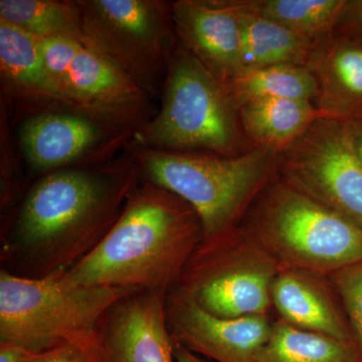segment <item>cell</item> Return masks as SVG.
<instances>
[{
  "label": "cell",
  "mask_w": 362,
  "mask_h": 362,
  "mask_svg": "<svg viewBox=\"0 0 362 362\" xmlns=\"http://www.w3.org/2000/svg\"><path fill=\"white\" fill-rule=\"evenodd\" d=\"M345 123H346L352 144L362 163V118Z\"/></svg>",
  "instance_id": "obj_28"
},
{
  "label": "cell",
  "mask_w": 362,
  "mask_h": 362,
  "mask_svg": "<svg viewBox=\"0 0 362 362\" xmlns=\"http://www.w3.org/2000/svg\"><path fill=\"white\" fill-rule=\"evenodd\" d=\"M33 352L13 343L0 342V362H28Z\"/></svg>",
  "instance_id": "obj_27"
},
{
  "label": "cell",
  "mask_w": 362,
  "mask_h": 362,
  "mask_svg": "<svg viewBox=\"0 0 362 362\" xmlns=\"http://www.w3.org/2000/svg\"><path fill=\"white\" fill-rule=\"evenodd\" d=\"M170 9L178 42L223 86L243 69L237 0H178Z\"/></svg>",
  "instance_id": "obj_14"
},
{
  "label": "cell",
  "mask_w": 362,
  "mask_h": 362,
  "mask_svg": "<svg viewBox=\"0 0 362 362\" xmlns=\"http://www.w3.org/2000/svg\"><path fill=\"white\" fill-rule=\"evenodd\" d=\"M327 278L304 271L280 270L272 285V304L281 319L298 329L354 343L339 298Z\"/></svg>",
  "instance_id": "obj_17"
},
{
  "label": "cell",
  "mask_w": 362,
  "mask_h": 362,
  "mask_svg": "<svg viewBox=\"0 0 362 362\" xmlns=\"http://www.w3.org/2000/svg\"><path fill=\"white\" fill-rule=\"evenodd\" d=\"M233 106H243L261 99L285 98L315 102L317 85L303 66H271L243 68L223 85Z\"/></svg>",
  "instance_id": "obj_20"
},
{
  "label": "cell",
  "mask_w": 362,
  "mask_h": 362,
  "mask_svg": "<svg viewBox=\"0 0 362 362\" xmlns=\"http://www.w3.org/2000/svg\"><path fill=\"white\" fill-rule=\"evenodd\" d=\"M252 362H361L354 343L298 329L283 319Z\"/></svg>",
  "instance_id": "obj_21"
},
{
  "label": "cell",
  "mask_w": 362,
  "mask_h": 362,
  "mask_svg": "<svg viewBox=\"0 0 362 362\" xmlns=\"http://www.w3.org/2000/svg\"><path fill=\"white\" fill-rule=\"evenodd\" d=\"M344 0H246L249 8L293 32L318 40L334 30Z\"/></svg>",
  "instance_id": "obj_23"
},
{
  "label": "cell",
  "mask_w": 362,
  "mask_h": 362,
  "mask_svg": "<svg viewBox=\"0 0 362 362\" xmlns=\"http://www.w3.org/2000/svg\"><path fill=\"white\" fill-rule=\"evenodd\" d=\"M204 238L194 207L142 178L110 232L68 274L83 285L168 291Z\"/></svg>",
  "instance_id": "obj_2"
},
{
  "label": "cell",
  "mask_w": 362,
  "mask_h": 362,
  "mask_svg": "<svg viewBox=\"0 0 362 362\" xmlns=\"http://www.w3.org/2000/svg\"><path fill=\"white\" fill-rule=\"evenodd\" d=\"M131 143L228 157L255 148L244 134L239 111L225 87L180 42L169 62L160 109L136 131Z\"/></svg>",
  "instance_id": "obj_6"
},
{
  "label": "cell",
  "mask_w": 362,
  "mask_h": 362,
  "mask_svg": "<svg viewBox=\"0 0 362 362\" xmlns=\"http://www.w3.org/2000/svg\"><path fill=\"white\" fill-rule=\"evenodd\" d=\"M315 78L314 105L333 119L362 118V40L332 32L314 42L306 66Z\"/></svg>",
  "instance_id": "obj_16"
},
{
  "label": "cell",
  "mask_w": 362,
  "mask_h": 362,
  "mask_svg": "<svg viewBox=\"0 0 362 362\" xmlns=\"http://www.w3.org/2000/svg\"><path fill=\"white\" fill-rule=\"evenodd\" d=\"M141 180L129 152L42 175L1 228V269L30 279L70 270L110 232Z\"/></svg>",
  "instance_id": "obj_1"
},
{
  "label": "cell",
  "mask_w": 362,
  "mask_h": 362,
  "mask_svg": "<svg viewBox=\"0 0 362 362\" xmlns=\"http://www.w3.org/2000/svg\"><path fill=\"white\" fill-rule=\"evenodd\" d=\"M28 362H102L99 345L95 347L63 345L45 350L33 352Z\"/></svg>",
  "instance_id": "obj_25"
},
{
  "label": "cell",
  "mask_w": 362,
  "mask_h": 362,
  "mask_svg": "<svg viewBox=\"0 0 362 362\" xmlns=\"http://www.w3.org/2000/svg\"><path fill=\"white\" fill-rule=\"evenodd\" d=\"M142 178L169 190L194 207L204 240L240 225L252 202L277 175L279 153L255 147L242 156L175 152L130 143Z\"/></svg>",
  "instance_id": "obj_3"
},
{
  "label": "cell",
  "mask_w": 362,
  "mask_h": 362,
  "mask_svg": "<svg viewBox=\"0 0 362 362\" xmlns=\"http://www.w3.org/2000/svg\"><path fill=\"white\" fill-rule=\"evenodd\" d=\"M333 32L362 40V0H344Z\"/></svg>",
  "instance_id": "obj_26"
},
{
  "label": "cell",
  "mask_w": 362,
  "mask_h": 362,
  "mask_svg": "<svg viewBox=\"0 0 362 362\" xmlns=\"http://www.w3.org/2000/svg\"><path fill=\"white\" fill-rule=\"evenodd\" d=\"M40 42L47 71L74 112L134 133L156 115L147 93L82 42Z\"/></svg>",
  "instance_id": "obj_9"
},
{
  "label": "cell",
  "mask_w": 362,
  "mask_h": 362,
  "mask_svg": "<svg viewBox=\"0 0 362 362\" xmlns=\"http://www.w3.org/2000/svg\"><path fill=\"white\" fill-rule=\"evenodd\" d=\"M165 312L173 343L216 362H252L273 329L267 315L223 318L170 290Z\"/></svg>",
  "instance_id": "obj_12"
},
{
  "label": "cell",
  "mask_w": 362,
  "mask_h": 362,
  "mask_svg": "<svg viewBox=\"0 0 362 362\" xmlns=\"http://www.w3.org/2000/svg\"><path fill=\"white\" fill-rule=\"evenodd\" d=\"M0 20L40 40L64 37L84 44L77 0H1Z\"/></svg>",
  "instance_id": "obj_22"
},
{
  "label": "cell",
  "mask_w": 362,
  "mask_h": 362,
  "mask_svg": "<svg viewBox=\"0 0 362 362\" xmlns=\"http://www.w3.org/2000/svg\"><path fill=\"white\" fill-rule=\"evenodd\" d=\"M240 126L254 147H265L278 153L297 140L312 124L333 119L312 102L271 98L256 100L239 110Z\"/></svg>",
  "instance_id": "obj_18"
},
{
  "label": "cell",
  "mask_w": 362,
  "mask_h": 362,
  "mask_svg": "<svg viewBox=\"0 0 362 362\" xmlns=\"http://www.w3.org/2000/svg\"><path fill=\"white\" fill-rule=\"evenodd\" d=\"M346 316L352 341L362 362V261L328 277Z\"/></svg>",
  "instance_id": "obj_24"
},
{
  "label": "cell",
  "mask_w": 362,
  "mask_h": 362,
  "mask_svg": "<svg viewBox=\"0 0 362 362\" xmlns=\"http://www.w3.org/2000/svg\"><path fill=\"white\" fill-rule=\"evenodd\" d=\"M166 290H140L109 309L101 323L102 362H175L166 322Z\"/></svg>",
  "instance_id": "obj_13"
},
{
  "label": "cell",
  "mask_w": 362,
  "mask_h": 362,
  "mask_svg": "<svg viewBox=\"0 0 362 362\" xmlns=\"http://www.w3.org/2000/svg\"><path fill=\"white\" fill-rule=\"evenodd\" d=\"M84 45L156 96L178 45L170 4L159 0H77Z\"/></svg>",
  "instance_id": "obj_7"
},
{
  "label": "cell",
  "mask_w": 362,
  "mask_h": 362,
  "mask_svg": "<svg viewBox=\"0 0 362 362\" xmlns=\"http://www.w3.org/2000/svg\"><path fill=\"white\" fill-rule=\"evenodd\" d=\"M2 90L9 101L30 115L73 111L47 71L40 39L0 20Z\"/></svg>",
  "instance_id": "obj_15"
},
{
  "label": "cell",
  "mask_w": 362,
  "mask_h": 362,
  "mask_svg": "<svg viewBox=\"0 0 362 362\" xmlns=\"http://www.w3.org/2000/svg\"><path fill=\"white\" fill-rule=\"evenodd\" d=\"M277 175L362 230V163L346 123L321 119L279 153Z\"/></svg>",
  "instance_id": "obj_10"
},
{
  "label": "cell",
  "mask_w": 362,
  "mask_h": 362,
  "mask_svg": "<svg viewBox=\"0 0 362 362\" xmlns=\"http://www.w3.org/2000/svg\"><path fill=\"white\" fill-rule=\"evenodd\" d=\"M239 226L280 270L329 277L362 261L361 228L278 175L252 202Z\"/></svg>",
  "instance_id": "obj_4"
},
{
  "label": "cell",
  "mask_w": 362,
  "mask_h": 362,
  "mask_svg": "<svg viewBox=\"0 0 362 362\" xmlns=\"http://www.w3.org/2000/svg\"><path fill=\"white\" fill-rule=\"evenodd\" d=\"M134 291L80 284L68 271L30 279L1 269L0 342L32 352L63 345L98 346L107 312Z\"/></svg>",
  "instance_id": "obj_5"
},
{
  "label": "cell",
  "mask_w": 362,
  "mask_h": 362,
  "mask_svg": "<svg viewBox=\"0 0 362 362\" xmlns=\"http://www.w3.org/2000/svg\"><path fill=\"white\" fill-rule=\"evenodd\" d=\"M173 356L176 362H209L189 350L173 343Z\"/></svg>",
  "instance_id": "obj_29"
},
{
  "label": "cell",
  "mask_w": 362,
  "mask_h": 362,
  "mask_svg": "<svg viewBox=\"0 0 362 362\" xmlns=\"http://www.w3.org/2000/svg\"><path fill=\"white\" fill-rule=\"evenodd\" d=\"M279 272L276 262L238 226L202 240L170 291L223 318L267 315Z\"/></svg>",
  "instance_id": "obj_8"
},
{
  "label": "cell",
  "mask_w": 362,
  "mask_h": 362,
  "mask_svg": "<svg viewBox=\"0 0 362 362\" xmlns=\"http://www.w3.org/2000/svg\"><path fill=\"white\" fill-rule=\"evenodd\" d=\"M242 18L243 68L306 66L315 40L259 16L237 0Z\"/></svg>",
  "instance_id": "obj_19"
},
{
  "label": "cell",
  "mask_w": 362,
  "mask_h": 362,
  "mask_svg": "<svg viewBox=\"0 0 362 362\" xmlns=\"http://www.w3.org/2000/svg\"><path fill=\"white\" fill-rule=\"evenodd\" d=\"M133 136V131L84 114L56 111L28 116L18 130V142L26 163L45 175L113 160Z\"/></svg>",
  "instance_id": "obj_11"
}]
</instances>
